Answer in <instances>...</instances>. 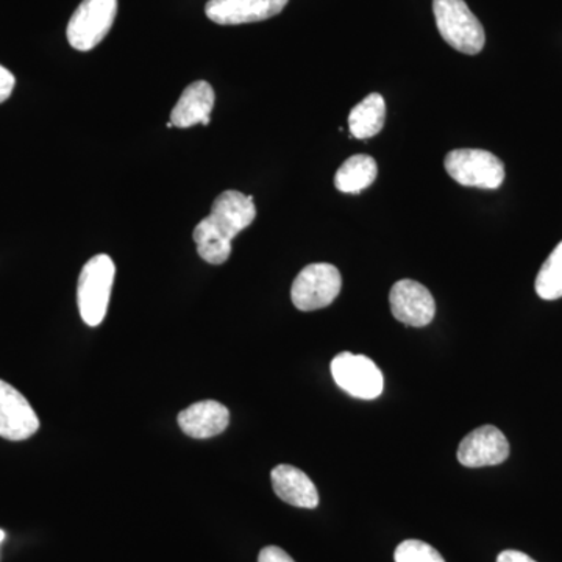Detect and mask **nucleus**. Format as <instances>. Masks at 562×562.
Returning <instances> with one entry per match:
<instances>
[{
  "label": "nucleus",
  "mask_w": 562,
  "mask_h": 562,
  "mask_svg": "<svg viewBox=\"0 0 562 562\" xmlns=\"http://www.w3.org/2000/svg\"><path fill=\"white\" fill-rule=\"evenodd\" d=\"M257 217L254 195L225 191L217 195L209 217L199 222L192 233L198 254L210 265H224L232 255V241Z\"/></svg>",
  "instance_id": "obj_1"
},
{
  "label": "nucleus",
  "mask_w": 562,
  "mask_h": 562,
  "mask_svg": "<svg viewBox=\"0 0 562 562\" xmlns=\"http://www.w3.org/2000/svg\"><path fill=\"white\" fill-rule=\"evenodd\" d=\"M116 266L109 255H95L81 269L77 284V305L81 319L90 327L101 325L109 310Z\"/></svg>",
  "instance_id": "obj_2"
},
{
  "label": "nucleus",
  "mask_w": 562,
  "mask_h": 562,
  "mask_svg": "<svg viewBox=\"0 0 562 562\" xmlns=\"http://www.w3.org/2000/svg\"><path fill=\"white\" fill-rule=\"evenodd\" d=\"M436 25L446 43L465 55L483 50L486 35L482 22L464 0H432Z\"/></svg>",
  "instance_id": "obj_3"
},
{
  "label": "nucleus",
  "mask_w": 562,
  "mask_h": 562,
  "mask_svg": "<svg viewBox=\"0 0 562 562\" xmlns=\"http://www.w3.org/2000/svg\"><path fill=\"white\" fill-rule=\"evenodd\" d=\"M443 165L447 173L462 187L497 190L505 181V165L487 150H452Z\"/></svg>",
  "instance_id": "obj_4"
},
{
  "label": "nucleus",
  "mask_w": 562,
  "mask_h": 562,
  "mask_svg": "<svg viewBox=\"0 0 562 562\" xmlns=\"http://www.w3.org/2000/svg\"><path fill=\"white\" fill-rule=\"evenodd\" d=\"M341 272L328 262L306 266L291 288V299L301 312H316L331 305L341 292Z\"/></svg>",
  "instance_id": "obj_5"
},
{
  "label": "nucleus",
  "mask_w": 562,
  "mask_h": 562,
  "mask_svg": "<svg viewBox=\"0 0 562 562\" xmlns=\"http://www.w3.org/2000/svg\"><path fill=\"white\" fill-rule=\"evenodd\" d=\"M117 0H83L70 18L66 36L76 50L94 49L116 20Z\"/></svg>",
  "instance_id": "obj_6"
},
{
  "label": "nucleus",
  "mask_w": 562,
  "mask_h": 562,
  "mask_svg": "<svg viewBox=\"0 0 562 562\" xmlns=\"http://www.w3.org/2000/svg\"><path fill=\"white\" fill-rule=\"evenodd\" d=\"M331 375L342 391L362 401H373L380 397L384 390L382 371L364 355L342 351L333 358Z\"/></svg>",
  "instance_id": "obj_7"
},
{
  "label": "nucleus",
  "mask_w": 562,
  "mask_h": 562,
  "mask_svg": "<svg viewBox=\"0 0 562 562\" xmlns=\"http://www.w3.org/2000/svg\"><path fill=\"white\" fill-rule=\"evenodd\" d=\"M40 430V419L16 387L0 380V438L25 441Z\"/></svg>",
  "instance_id": "obj_8"
},
{
  "label": "nucleus",
  "mask_w": 562,
  "mask_h": 562,
  "mask_svg": "<svg viewBox=\"0 0 562 562\" xmlns=\"http://www.w3.org/2000/svg\"><path fill=\"white\" fill-rule=\"evenodd\" d=\"M391 312L408 327H425L435 319L436 303L431 292L419 281L401 280L392 286Z\"/></svg>",
  "instance_id": "obj_9"
},
{
  "label": "nucleus",
  "mask_w": 562,
  "mask_h": 562,
  "mask_svg": "<svg viewBox=\"0 0 562 562\" xmlns=\"http://www.w3.org/2000/svg\"><path fill=\"white\" fill-rule=\"evenodd\" d=\"M509 442L494 425H483L462 439L458 461L465 468H486L508 460Z\"/></svg>",
  "instance_id": "obj_10"
},
{
  "label": "nucleus",
  "mask_w": 562,
  "mask_h": 562,
  "mask_svg": "<svg viewBox=\"0 0 562 562\" xmlns=\"http://www.w3.org/2000/svg\"><path fill=\"white\" fill-rule=\"evenodd\" d=\"M290 0H209L206 16L214 24L239 25L271 20Z\"/></svg>",
  "instance_id": "obj_11"
},
{
  "label": "nucleus",
  "mask_w": 562,
  "mask_h": 562,
  "mask_svg": "<svg viewBox=\"0 0 562 562\" xmlns=\"http://www.w3.org/2000/svg\"><path fill=\"white\" fill-rule=\"evenodd\" d=\"M179 427L192 439H209L227 430L231 413L227 406L216 401L194 403L177 417Z\"/></svg>",
  "instance_id": "obj_12"
},
{
  "label": "nucleus",
  "mask_w": 562,
  "mask_h": 562,
  "mask_svg": "<svg viewBox=\"0 0 562 562\" xmlns=\"http://www.w3.org/2000/svg\"><path fill=\"white\" fill-rule=\"evenodd\" d=\"M214 99L216 95L209 81H194L190 87L184 88L171 113L173 127L190 128L198 124L209 125Z\"/></svg>",
  "instance_id": "obj_13"
},
{
  "label": "nucleus",
  "mask_w": 562,
  "mask_h": 562,
  "mask_svg": "<svg viewBox=\"0 0 562 562\" xmlns=\"http://www.w3.org/2000/svg\"><path fill=\"white\" fill-rule=\"evenodd\" d=\"M276 494L288 505L314 509L319 505V492L305 472L294 465L280 464L271 473Z\"/></svg>",
  "instance_id": "obj_14"
},
{
  "label": "nucleus",
  "mask_w": 562,
  "mask_h": 562,
  "mask_svg": "<svg viewBox=\"0 0 562 562\" xmlns=\"http://www.w3.org/2000/svg\"><path fill=\"white\" fill-rule=\"evenodd\" d=\"M386 121V103L382 94L372 92L362 99L349 114L351 135L358 139H369L383 131Z\"/></svg>",
  "instance_id": "obj_15"
},
{
  "label": "nucleus",
  "mask_w": 562,
  "mask_h": 562,
  "mask_svg": "<svg viewBox=\"0 0 562 562\" xmlns=\"http://www.w3.org/2000/svg\"><path fill=\"white\" fill-rule=\"evenodd\" d=\"M379 176V166L369 155H353L344 161L335 176L336 190L344 194H360L368 190Z\"/></svg>",
  "instance_id": "obj_16"
},
{
  "label": "nucleus",
  "mask_w": 562,
  "mask_h": 562,
  "mask_svg": "<svg viewBox=\"0 0 562 562\" xmlns=\"http://www.w3.org/2000/svg\"><path fill=\"white\" fill-rule=\"evenodd\" d=\"M536 292L543 301L562 297V241L554 247L536 277Z\"/></svg>",
  "instance_id": "obj_17"
},
{
  "label": "nucleus",
  "mask_w": 562,
  "mask_h": 562,
  "mask_svg": "<svg viewBox=\"0 0 562 562\" xmlns=\"http://www.w3.org/2000/svg\"><path fill=\"white\" fill-rule=\"evenodd\" d=\"M395 562H446L438 550L432 549L430 543L409 539L402 542L394 553Z\"/></svg>",
  "instance_id": "obj_18"
},
{
  "label": "nucleus",
  "mask_w": 562,
  "mask_h": 562,
  "mask_svg": "<svg viewBox=\"0 0 562 562\" xmlns=\"http://www.w3.org/2000/svg\"><path fill=\"white\" fill-rule=\"evenodd\" d=\"M14 85H16V79H14L13 74L0 65V103L5 102L10 98L11 92L14 90Z\"/></svg>",
  "instance_id": "obj_19"
},
{
  "label": "nucleus",
  "mask_w": 562,
  "mask_h": 562,
  "mask_svg": "<svg viewBox=\"0 0 562 562\" xmlns=\"http://www.w3.org/2000/svg\"><path fill=\"white\" fill-rule=\"evenodd\" d=\"M258 562H295L290 554L281 550L280 547H266L258 557Z\"/></svg>",
  "instance_id": "obj_20"
},
{
  "label": "nucleus",
  "mask_w": 562,
  "mask_h": 562,
  "mask_svg": "<svg viewBox=\"0 0 562 562\" xmlns=\"http://www.w3.org/2000/svg\"><path fill=\"white\" fill-rule=\"evenodd\" d=\"M497 562H536L532 558L528 557L522 552H517V550H505L498 554Z\"/></svg>",
  "instance_id": "obj_21"
},
{
  "label": "nucleus",
  "mask_w": 562,
  "mask_h": 562,
  "mask_svg": "<svg viewBox=\"0 0 562 562\" xmlns=\"http://www.w3.org/2000/svg\"><path fill=\"white\" fill-rule=\"evenodd\" d=\"M3 539H5V531L0 530V543L3 542Z\"/></svg>",
  "instance_id": "obj_22"
}]
</instances>
